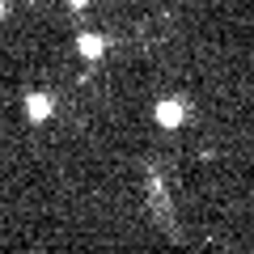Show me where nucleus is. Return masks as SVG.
<instances>
[{
    "label": "nucleus",
    "instance_id": "f257e3e1",
    "mask_svg": "<svg viewBox=\"0 0 254 254\" xmlns=\"http://www.w3.org/2000/svg\"><path fill=\"white\" fill-rule=\"evenodd\" d=\"M157 123L161 127H182L187 123V102H178V98H165V102H157Z\"/></svg>",
    "mask_w": 254,
    "mask_h": 254
},
{
    "label": "nucleus",
    "instance_id": "7ed1b4c3",
    "mask_svg": "<svg viewBox=\"0 0 254 254\" xmlns=\"http://www.w3.org/2000/svg\"><path fill=\"white\" fill-rule=\"evenodd\" d=\"M76 51H81L85 60H98V55L106 51V38H102V34H81V38H76Z\"/></svg>",
    "mask_w": 254,
    "mask_h": 254
},
{
    "label": "nucleus",
    "instance_id": "20e7f679",
    "mask_svg": "<svg viewBox=\"0 0 254 254\" xmlns=\"http://www.w3.org/2000/svg\"><path fill=\"white\" fill-rule=\"evenodd\" d=\"M68 4H72V9H85V4H89V0H68Z\"/></svg>",
    "mask_w": 254,
    "mask_h": 254
},
{
    "label": "nucleus",
    "instance_id": "39448f33",
    "mask_svg": "<svg viewBox=\"0 0 254 254\" xmlns=\"http://www.w3.org/2000/svg\"><path fill=\"white\" fill-rule=\"evenodd\" d=\"M0 17H4V0H0Z\"/></svg>",
    "mask_w": 254,
    "mask_h": 254
},
{
    "label": "nucleus",
    "instance_id": "f03ea898",
    "mask_svg": "<svg viewBox=\"0 0 254 254\" xmlns=\"http://www.w3.org/2000/svg\"><path fill=\"white\" fill-rule=\"evenodd\" d=\"M51 110H55L51 93H30V98H26V115L34 119V123H43V119H51Z\"/></svg>",
    "mask_w": 254,
    "mask_h": 254
}]
</instances>
